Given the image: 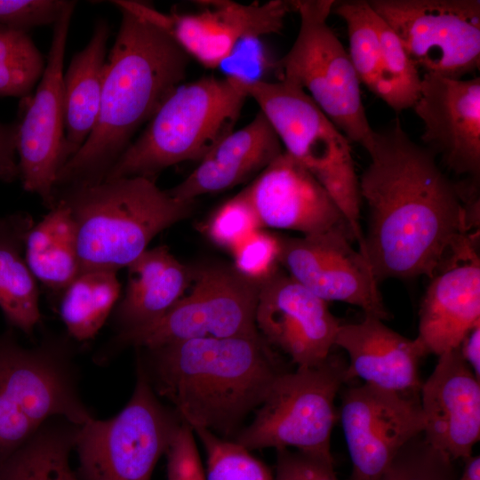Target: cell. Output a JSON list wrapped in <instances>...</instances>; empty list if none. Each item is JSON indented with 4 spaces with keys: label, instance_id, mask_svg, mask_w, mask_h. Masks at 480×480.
Masks as SVG:
<instances>
[{
    "label": "cell",
    "instance_id": "cell-4",
    "mask_svg": "<svg viewBox=\"0 0 480 480\" xmlns=\"http://www.w3.org/2000/svg\"><path fill=\"white\" fill-rule=\"evenodd\" d=\"M56 199L68 205L75 220L81 271L126 268L157 234L186 219L194 203L144 177L67 188Z\"/></svg>",
    "mask_w": 480,
    "mask_h": 480
},
{
    "label": "cell",
    "instance_id": "cell-26",
    "mask_svg": "<svg viewBox=\"0 0 480 480\" xmlns=\"http://www.w3.org/2000/svg\"><path fill=\"white\" fill-rule=\"evenodd\" d=\"M28 230L25 260L36 279L65 289L81 272L77 233L68 205L61 199Z\"/></svg>",
    "mask_w": 480,
    "mask_h": 480
},
{
    "label": "cell",
    "instance_id": "cell-23",
    "mask_svg": "<svg viewBox=\"0 0 480 480\" xmlns=\"http://www.w3.org/2000/svg\"><path fill=\"white\" fill-rule=\"evenodd\" d=\"M279 138L260 111L243 128L232 131L168 193L186 202L233 188L263 171L284 152Z\"/></svg>",
    "mask_w": 480,
    "mask_h": 480
},
{
    "label": "cell",
    "instance_id": "cell-17",
    "mask_svg": "<svg viewBox=\"0 0 480 480\" xmlns=\"http://www.w3.org/2000/svg\"><path fill=\"white\" fill-rule=\"evenodd\" d=\"M327 303L280 268L260 284L257 329L297 367L318 364L332 353L341 324Z\"/></svg>",
    "mask_w": 480,
    "mask_h": 480
},
{
    "label": "cell",
    "instance_id": "cell-12",
    "mask_svg": "<svg viewBox=\"0 0 480 480\" xmlns=\"http://www.w3.org/2000/svg\"><path fill=\"white\" fill-rule=\"evenodd\" d=\"M368 2L424 74L462 79L479 68V0Z\"/></svg>",
    "mask_w": 480,
    "mask_h": 480
},
{
    "label": "cell",
    "instance_id": "cell-31",
    "mask_svg": "<svg viewBox=\"0 0 480 480\" xmlns=\"http://www.w3.org/2000/svg\"><path fill=\"white\" fill-rule=\"evenodd\" d=\"M332 12L346 24L348 55L360 84L373 92L380 68V40L377 14L368 1H335Z\"/></svg>",
    "mask_w": 480,
    "mask_h": 480
},
{
    "label": "cell",
    "instance_id": "cell-14",
    "mask_svg": "<svg viewBox=\"0 0 480 480\" xmlns=\"http://www.w3.org/2000/svg\"><path fill=\"white\" fill-rule=\"evenodd\" d=\"M338 419L352 463L349 480H377L398 452L424 429L419 394L364 383L344 389Z\"/></svg>",
    "mask_w": 480,
    "mask_h": 480
},
{
    "label": "cell",
    "instance_id": "cell-38",
    "mask_svg": "<svg viewBox=\"0 0 480 480\" xmlns=\"http://www.w3.org/2000/svg\"><path fill=\"white\" fill-rule=\"evenodd\" d=\"M167 480H207L193 429L181 421L164 453Z\"/></svg>",
    "mask_w": 480,
    "mask_h": 480
},
{
    "label": "cell",
    "instance_id": "cell-16",
    "mask_svg": "<svg viewBox=\"0 0 480 480\" xmlns=\"http://www.w3.org/2000/svg\"><path fill=\"white\" fill-rule=\"evenodd\" d=\"M353 242V236L343 231L280 236V266L323 300L348 303L364 315L387 320L389 313L379 284Z\"/></svg>",
    "mask_w": 480,
    "mask_h": 480
},
{
    "label": "cell",
    "instance_id": "cell-18",
    "mask_svg": "<svg viewBox=\"0 0 480 480\" xmlns=\"http://www.w3.org/2000/svg\"><path fill=\"white\" fill-rule=\"evenodd\" d=\"M412 109L423 124V146L450 172L479 182L480 78L424 74Z\"/></svg>",
    "mask_w": 480,
    "mask_h": 480
},
{
    "label": "cell",
    "instance_id": "cell-6",
    "mask_svg": "<svg viewBox=\"0 0 480 480\" xmlns=\"http://www.w3.org/2000/svg\"><path fill=\"white\" fill-rule=\"evenodd\" d=\"M284 150L324 188L362 247V199L350 142L300 87L284 81H244Z\"/></svg>",
    "mask_w": 480,
    "mask_h": 480
},
{
    "label": "cell",
    "instance_id": "cell-7",
    "mask_svg": "<svg viewBox=\"0 0 480 480\" xmlns=\"http://www.w3.org/2000/svg\"><path fill=\"white\" fill-rule=\"evenodd\" d=\"M300 15L297 37L288 52L273 63L278 81L302 88L334 125L366 151L373 140L360 81L348 52L329 27L334 0H294Z\"/></svg>",
    "mask_w": 480,
    "mask_h": 480
},
{
    "label": "cell",
    "instance_id": "cell-27",
    "mask_svg": "<svg viewBox=\"0 0 480 480\" xmlns=\"http://www.w3.org/2000/svg\"><path fill=\"white\" fill-rule=\"evenodd\" d=\"M31 227L21 215L0 219V308L11 324L27 334L40 320L36 278L22 255Z\"/></svg>",
    "mask_w": 480,
    "mask_h": 480
},
{
    "label": "cell",
    "instance_id": "cell-41",
    "mask_svg": "<svg viewBox=\"0 0 480 480\" xmlns=\"http://www.w3.org/2000/svg\"><path fill=\"white\" fill-rule=\"evenodd\" d=\"M461 356L474 374L480 376V324L475 325L464 336L458 347Z\"/></svg>",
    "mask_w": 480,
    "mask_h": 480
},
{
    "label": "cell",
    "instance_id": "cell-37",
    "mask_svg": "<svg viewBox=\"0 0 480 480\" xmlns=\"http://www.w3.org/2000/svg\"><path fill=\"white\" fill-rule=\"evenodd\" d=\"M71 1L0 0V25L29 29L55 24Z\"/></svg>",
    "mask_w": 480,
    "mask_h": 480
},
{
    "label": "cell",
    "instance_id": "cell-21",
    "mask_svg": "<svg viewBox=\"0 0 480 480\" xmlns=\"http://www.w3.org/2000/svg\"><path fill=\"white\" fill-rule=\"evenodd\" d=\"M478 244L452 253L429 278L419 311L416 339L427 355L437 356L458 348L480 324Z\"/></svg>",
    "mask_w": 480,
    "mask_h": 480
},
{
    "label": "cell",
    "instance_id": "cell-19",
    "mask_svg": "<svg viewBox=\"0 0 480 480\" xmlns=\"http://www.w3.org/2000/svg\"><path fill=\"white\" fill-rule=\"evenodd\" d=\"M243 190L262 228L292 230L302 236L343 231L355 239L324 188L285 151Z\"/></svg>",
    "mask_w": 480,
    "mask_h": 480
},
{
    "label": "cell",
    "instance_id": "cell-24",
    "mask_svg": "<svg viewBox=\"0 0 480 480\" xmlns=\"http://www.w3.org/2000/svg\"><path fill=\"white\" fill-rule=\"evenodd\" d=\"M126 268V291L116 308L123 331L162 316L186 294L193 280V268L182 264L164 245L147 249Z\"/></svg>",
    "mask_w": 480,
    "mask_h": 480
},
{
    "label": "cell",
    "instance_id": "cell-11",
    "mask_svg": "<svg viewBox=\"0 0 480 480\" xmlns=\"http://www.w3.org/2000/svg\"><path fill=\"white\" fill-rule=\"evenodd\" d=\"M259 289L233 266L193 268L188 293L155 321L122 331L117 340L152 349L194 339L260 336L255 323Z\"/></svg>",
    "mask_w": 480,
    "mask_h": 480
},
{
    "label": "cell",
    "instance_id": "cell-20",
    "mask_svg": "<svg viewBox=\"0 0 480 480\" xmlns=\"http://www.w3.org/2000/svg\"><path fill=\"white\" fill-rule=\"evenodd\" d=\"M420 394L424 439L453 461L472 456L480 436V381L459 348L438 356Z\"/></svg>",
    "mask_w": 480,
    "mask_h": 480
},
{
    "label": "cell",
    "instance_id": "cell-29",
    "mask_svg": "<svg viewBox=\"0 0 480 480\" xmlns=\"http://www.w3.org/2000/svg\"><path fill=\"white\" fill-rule=\"evenodd\" d=\"M116 272L81 271L64 289L60 315L73 338L77 340L93 338L108 319L120 293Z\"/></svg>",
    "mask_w": 480,
    "mask_h": 480
},
{
    "label": "cell",
    "instance_id": "cell-33",
    "mask_svg": "<svg viewBox=\"0 0 480 480\" xmlns=\"http://www.w3.org/2000/svg\"><path fill=\"white\" fill-rule=\"evenodd\" d=\"M206 452L207 480H275L269 468L247 449L204 428L193 430Z\"/></svg>",
    "mask_w": 480,
    "mask_h": 480
},
{
    "label": "cell",
    "instance_id": "cell-30",
    "mask_svg": "<svg viewBox=\"0 0 480 480\" xmlns=\"http://www.w3.org/2000/svg\"><path fill=\"white\" fill-rule=\"evenodd\" d=\"M376 25L380 40V68L372 93L396 112L412 108L420 92V70L396 34L378 14Z\"/></svg>",
    "mask_w": 480,
    "mask_h": 480
},
{
    "label": "cell",
    "instance_id": "cell-13",
    "mask_svg": "<svg viewBox=\"0 0 480 480\" xmlns=\"http://www.w3.org/2000/svg\"><path fill=\"white\" fill-rule=\"evenodd\" d=\"M76 4L71 1L53 25L44 71L35 94L23 99L26 104L19 120V178L23 188L39 196L50 209L57 202L58 174L68 161L62 80L67 38Z\"/></svg>",
    "mask_w": 480,
    "mask_h": 480
},
{
    "label": "cell",
    "instance_id": "cell-10",
    "mask_svg": "<svg viewBox=\"0 0 480 480\" xmlns=\"http://www.w3.org/2000/svg\"><path fill=\"white\" fill-rule=\"evenodd\" d=\"M81 426L92 415L75 390L66 364L51 350L0 338V461L31 438L48 419Z\"/></svg>",
    "mask_w": 480,
    "mask_h": 480
},
{
    "label": "cell",
    "instance_id": "cell-40",
    "mask_svg": "<svg viewBox=\"0 0 480 480\" xmlns=\"http://www.w3.org/2000/svg\"><path fill=\"white\" fill-rule=\"evenodd\" d=\"M19 121L0 123V180L12 182L19 178L17 140Z\"/></svg>",
    "mask_w": 480,
    "mask_h": 480
},
{
    "label": "cell",
    "instance_id": "cell-42",
    "mask_svg": "<svg viewBox=\"0 0 480 480\" xmlns=\"http://www.w3.org/2000/svg\"><path fill=\"white\" fill-rule=\"evenodd\" d=\"M464 460L465 467L458 480H480V456H470Z\"/></svg>",
    "mask_w": 480,
    "mask_h": 480
},
{
    "label": "cell",
    "instance_id": "cell-36",
    "mask_svg": "<svg viewBox=\"0 0 480 480\" xmlns=\"http://www.w3.org/2000/svg\"><path fill=\"white\" fill-rule=\"evenodd\" d=\"M280 236L258 229L231 252L233 268L244 277L261 284L277 272L280 266Z\"/></svg>",
    "mask_w": 480,
    "mask_h": 480
},
{
    "label": "cell",
    "instance_id": "cell-15",
    "mask_svg": "<svg viewBox=\"0 0 480 480\" xmlns=\"http://www.w3.org/2000/svg\"><path fill=\"white\" fill-rule=\"evenodd\" d=\"M125 6L163 28L187 52L209 68L220 67L236 45L282 30L292 1L243 4L230 1H204L191 13L160 12L142 2L124 1Z\"/></svg>",
    "mask_w": 480,
    "mask_h": 480
},
{
    "label": "cell",
    "instance_id": "cell-5",
    "mask_svg": "<svg viewBox=\"0 0 480 480\" xmlns=\"http://www.w3.org/2000/svg\"><path fill=\"white\" fill-rule=\"evenodd\" d=\"M248 95L242 79L208 76L180 84L162 102L104 180L144 177L185 161L200 162L234 131Z\"/></svg>",
    "mask_w": 480,
    "mask_h": 480
},
{
    "label": "cell",
    "instance_id": "cell-34",
    "mask_svg": "<svg viewBox=\"0 0 480 480\" xmlns=\"http://www.w3.org/2000/svg\"><path fill=\"white\" fill-rule=\"evenodd\" d=\"M452 462L420 434L398 452L377 480H458Z\"/></svg>",
    "mask_w": 480,
    "mask_h": 480
},
{
    "label": "cell",
    "instance_id": "cell-25",
    "mask_svg": "<svg viewBox=\"0 0 480 480\" xmlns=\"http://www.w3.org/2000/svg\"><path fill=\"white\" fill-rule=\"evenodd\" d=\"M110 27L98 20L87 45L71 59L63 75L64 126L68 160L92 132L100 113Z\"/></svg>",
    "mask_w": 480,
    "mask_h": 480
},
{
    "label": "cell",
    "instance_id": "cell-35",
    "mask_svg": "<svg viewBox=\"0 0 480 480\" xmlns=\"http://www.w3.org/2000/svg\"><path fill=\"white\" fill-rule=\"evenodd\" d=\"M260 228L257 214L244 190L221 204L205 225L212 242L230 252Z\"/></svg>",
    "mask_w": 480,
    "mask_h": 480
},
{
    "label": "cell",
    "instance_id": "cell-32",
    "mask_svg": "<svg viewBox=\"0 0 480 480\" xmlns=\"http://www.w3.org/2000/svg\"><path fill=\"white\" fill-rule=\"evenodd\" d=\"M45 64L28 31L0 25V96H30Z\"/></svg>",
    "mask_w": 480,
    "mask_h": 480
},
{
    "label": "cell",
    "instance_id": "cell-1",
    "mask_svg": "<svg viewBox=\"0 0 480 480\" xmlns=\"http://www.w3.org/2000/svg\"><path fill=\"white\" fill-rule=\"evenodd\" d=\"M370 164L359 176L367 225L360 253L378 284L430 278L476 230L459 183L399 120L374 131Z\"/></svg>",
    "mask_w": 480,
    "mask_h": 480
},
{
    "label": "cell",
    "instance_id": "cell-2",
    "mask_svg": "<svg viewBox=\"0 0 480 480\" xmlns=\"http://www.w3.org/2000/svg\"><path fill=\"white\" fill-rule=\"evenodd\" d=\"M122 14L106 61L96 125L60 171L55 191L104 180L165 98L184 80L190 57L160 26L113 1Z\"/></svg>",
    "mask_w": 480,
    "mask_h": 480
},
{
    "label": "cell",
    "instance_id": "cell-8",
    "mask_svg": "<svg viewBox=\"0 0 480 480\" xmlns=\"http://www.w3.org/2000/svg\"><path fill=\"white\" fill-rule=\"evenodd\" d=\"M348 363L332 353L322 363L280 373L255 418L234 437L248 451L293 447L333 460L331 435L338 420L335 399L347 383Z\"/></svg>",
    "mask_w": 480,
    "mask_h": 480
},
{
    "label": "cell",
    "instance_id": "cell-28",
    "mask_svg": "<svg viewBox=\"0 0 480 480\" xmlns=\"http://www.w3.org/2000/svg\"><path fill=\"white\" fill-rule=\"evenodd\" d=\"M73 426H43L0 461V480H82L69 461L78 428Z\"/></svg>",
    "mask_w": 480,
    "mask_h": 480
},
{
    "label": "cell",
    "instance_id": "cell-9",
    "mask_svg": "<svg viewBox=\"0 0 480 480\" xmlns=\"http://www.w3.org/2000/svg\"><path fill=\"white\" fill-rule=\"evenodd\" d=\"M181 423L163 405L142 361L131 399L108 420L78 426L75 444L82 480H150L159 458Z\"/></svg>",
    "mask_w": 480,
    "mask_h": 480
},
{
    "label": "cell",
    "instance_id": "cell-3",
    "mask_svg": "<svg viewBox=\"0 0 480 480\" xmlns=\"http://www.w3.org/2000/svg\"><path fill=\"white\" fill-rule=\"evenodd\" d=\"M147 350L143 364L156 394L193 430L229 440L285 372L261 335L194 339Z\"/></svg>",
    "mask_w": 480,
    "mask_h": 480
},
{
    "label": "cell",
    "instance_id": "cell-39",
    "mask_svg": "<svg viewBox=\"0 0 480 480\" xmlns=\"http://www.w3.org/2000/svg\"><path fill=\"white\" fill-rule=\"evenodd\" d=\"M275 480H339L333 460L288 448L276 449Z\"/></svg>",
    "mask_w": 480,
    "mask_h": 480
},
{
    "label": "cell",
    "instance_id": "cell-22",
    "mask_svg": "<svg viewBox=\"0 0 480 480\" xmlns=\"http://www.w3.org/2000/svg\"><path fill=\"white\" fill-rule=\"evenodd\" d=\"M335 347L346 351L348 382L359 378L364 384L396 393L419 394L420 359L427 356L419 340L388 327L383 320L364 315L354 324H341Z\"/></svg>",
    "mask_w": 480,
    "mask_h": 480
}]
</instances>
